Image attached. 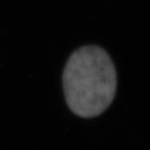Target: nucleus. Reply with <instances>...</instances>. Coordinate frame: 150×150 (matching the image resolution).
Wrapping results in <instances>:
<instances>
[{
    "mask_svg": "<svg viewBox=\"0 0 150 150\" xmlns=\"http://www.w3.org/2000/svg\"><path fill=\"white\" fill-rule=\"evenodd\" d=\"M66 102L75 115L94 118L105 112L115 98L117 73L105 50L88 45L75 50L63 73Z\"/></svg>",
    "mask_w": 150,
    "mask_h": 150,
    "instance_id": "f257e3e1",
    "label": "nucleus"
}]
</instances>
